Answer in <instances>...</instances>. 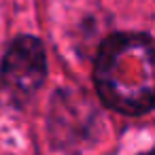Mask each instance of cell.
Instances as JSON below:
<instances>
[{"label": "cell", "mask_w": 155, "mask_h": 155, "mask_svg": "<svg viewBox=\"0 0 155 155\" xmlns=\"http://www.w3.org/2000/svg\"><path fill=\"white\" fill-rule=\"evenodd\" d=\"M94 83L102 102L123 115H144L153 106V43L149 34H113L96 58Z\"/></svg>", "instance_id": "6da1fadb"}, {"label": "cell", "mask_w": 155, "mask_h": 155, "mask_svg": "<svg viewBox=\"0 0 155 155\" xmlns=\"http://www.w3.org/2000/svg\"><path fill=\"white\" fill-rule=\"evenodd\" d=\"M47 77V55L45 47L34 36L15 38L0 66V81L5 91L15 102H26Z\"/></svg>", "instance_id": "7a4b0ae2"}, {"label": "cell", "mask_w": 155, "mask_h": 155, "mask_svg": "<svg viewBox=\"0 0 155 155\" xmlns=\"http://www.w3.org/2000/svg\"><path fill=\"white\" fill-rule=\"evenodd\" d=\"M144 155H151V153H144Z\"/></svg>", "instance_id": "3957f363"}]
</instances>
